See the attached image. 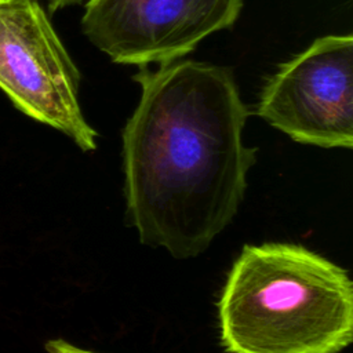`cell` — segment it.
<instances>
[{"label": "cell", "instance_id": "obj_1", "mask_svg": "<svg viewBox=\"0 0 353 353\" xmlns=\"http://www.w3.org/2000/svg\"><path fill=\"white\" fill-rule=\"evenodd\" d=\"M139 99L121 131L127 218L139 241L176 259L204 252L236 216L256 148L226 66L178 59L138 68Z\"/></svg>", "mask_w": 353, "mask_h": 353}, {"label": "cell", "instance_id": "obj_2", "mask_svg": "<svg viewBox=\"0 0 353 353\" xmlns=\"http://www.w3.org/2000/svg\"><path fill=\"white\" fill-rule=\"evenodd\" d=\"M218 324L226 353H341L353 339V281L302 244H245L222 288Z\"/></svg>", "mask_w": 353, "mask_h": 353}, {"label": "cell", "instance_id": "obj_3", "mask_svg": "<svg viewBox=\"0 0 353 353\" xmlns=\"http://www.w3.org/2000/svg\"><path fill=\"white\" fill-rule=\"evenodd\" d=\"M80 72L40 0H0V90L28 117L58 130L83 152L98 132L83 114Z\"/></svg>", "mask_w": 353, "mask_h": 353}, {"label": "cell", "instance_id": "obj_4", "mask_svg": "<svg viewBox=\"0 0 353 353\" xmlns=\"http://www.w3.org/2000/svg\"><path fill=\"white\" fill-rule=\"evenodd\" d=\"M256 114L292 141L353 148V36L317 37L279 65L261 90Z\"/></svg>", "mask_w": 353, "mask_h": 353}, {"label": "cell", "instance_id": "obj_5", "mask_svg": "<svg viewBox=\"0 0 353 353\" xmlns=\"http://www.w3.org/2000/svg\"><path fill=\"white\" fill-rule=\"evenodd\" d=\"M243 0H88L84 36L114 63H170L208 36L230 29Z\"/></svg>", "mask_w": 353, "mask_h": 353}, {"label": "cell", "instance_id": "obj_6", "mask_svg": "<svg viewBox=\"0 0 353 353\" xmlns=\"http://www.w3.org/2000/svg\"><path fill=\"white\" fill-rule=\"evenodd\" d=\"M44 349L47 353H97V352L76 346L61 338L47 341L44 345Z\"/></svg>", "mask_w": 353, "mask_h": 353}, {"label": "cell", "instance_id": "obj_7", "mask_svg": "<svg viewBox=\"0 0 353 353\" xmlns=\"http://www.w3.org/2000/svg\"><path fill=\"white\" fill-rule=\"evenodd\" d=\"M81 0H47V4H48V10L51 12H55V11H59V10L65 8V7L77 4Z\"/></svg>", "mask_w": 353, "mask_h": 353}]
</instances>
